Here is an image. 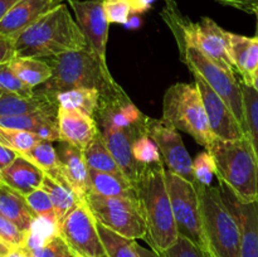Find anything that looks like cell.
I'll list each match as a JSON object with an SVG mask.
<instances>
[{"label": "cell", "instance_id": "6da1fadb", "mask_svg": "<svg viewBox=\"0 0 258 257\" xmlns=\"http://www.w3.org/2000/svg\"><path fill=\"white\" fill-rule=\"evenodd\" d=\"M45 60L52 67V77L34 90L52 101L57 93L73 88H95L101 93V98L118 97L126 93L112 77L107 63H103L90 48Z\"/></svg>", "mask_w": 258, "mask_h": 257}, {"label": "cell", "instance_id": "7a4b0ae2", "mask_svg": "<svg viewBox=\"0 0 258 257\" xmlns=\"http://www.w3.org/2000/svg\"><path fill=\"white\" fill-rule=\"evenodd\" d=\"M15 55L52 58L88 48L85 34L66 4H59L14 39Z\"/></svg>", "mask_w": 258, "mask_h": 257}, {"label": "cell", "instance_id": "3957f363", "mask_svg": "<svg viewBox=\"0 0 258 257\" xmlns=\"http://www.w3.org/2000/svg\"><path fill=\"white\" fill-rule=\"evenodd\" d=\"M148 226L146 241L158 253L166 251L179 238L165 179L164 161L144 165L135 185Z\"/></svg>", "mask_w": 258, "mask_h": 257}, {"label": "cell", "instance_id": "277c9868", "mask_svg": "<svg viewBox=\"0 0 258 257\" xmlns=\"http://www.w3.org/2000/svg\"><path fill=\"white\" fill-rule=\"evenodd\" d=\"M216 163V175L241 201H258V156L247 135L234 140L216 138L207 149Z\"/></svg>", "mask_w": 258, "mask_h": 257}, {"label": "cell", "instance_id": "5b68a950", "mask_svg": "<svg viewBox=\"0 0 258 257\" xmlns=\"http://www.w3.org/2000/svg\"><path fill=\"white\" fill-rule=\"evenodd\" d=\"M160 15L174 37L193 44L222 70L236 76V66L229 50V32L208 17H203L197 23L191 22L181 14L176 3L165 4Z\"/></svg>", "mask_w": 258, "mask_h": 257}, {"label": "cell", "instance_id": "8992f818", "mask_svg": "<svg viewBox=\"0 0 258 257\" xmlns=\"http://www.w3.org/2000/svg\"><path fill=\"white\" fill-rule=\"evenodd\" d=\"M204 233L213 257H241V229L221 189L197 184Z\"/></svg>", "mask_w": 258, "mask_h": 257}, {"label": "cell", "instance_id": "52a82bcc", "mask_svg": "<svg viewBox=\"0 0 258 257\" xmlns=\"http://www.w3.org/2000/svg\"><path fill=\"white\" fill-rule=\"evenodd\" d=\"M161 118L176 130L190 135L206 149L216 139L209 127L206 108L196 83L179 82L166 90Z\"/></svg>", "mask_w": 258, "mask_h": 257}, {"label": "cell", "instance_id": "ba28073f", "mask_svg": "<svg viewBox=\"0 0 258 257\" xmlns=\"http://www.w3.org/2000/svg\"><path fill=\"white\" fill-rule=\"evenodd\" d=\"M174 39L178 45L179 57H180L181 62L188 66L189 71L199 73L208 82V85L223 98L224 102L234 113L247 135L243 92H242L241 82H238L236 76L229 75L226 71L222 70L219 66L209 59L203 52H201L193 44L185 42L179 37H174Z\"/></svg>", "mask_w": 258, "mask_h": 257}, {"label": "cell", "instance_id": "9c48e42d", "mask_svg": "<svg viewBox=\"0 0 258 257\" xmlns=\"http://www.w3.org/2000/svg\"><path fill=\"white\" fill-rule=\"evenodd\" d=\"M85 202L96 221L111 231L135 241L148 236L146 219L139 198L90 193Z\"/></svg>", "mask_w": 258, "mask_h": 257}, {"label": "cell", "instance_id": "30bf717a", "mask_svg": "<svg viewBox=\"0 0 258 257\" xmlns=\"http://www.w3.org/2000/svg\"><path fill=\"white\" fill-rule=\"evenodd\" d=\"M165 179L179 236L185 237L196 246L207 252L209 256H212L204 233L201 202H199V194L196 184L168 169H165Z\"/></svg>", "mask_w": 258, "mask_h": 257}, {"label": "cell", "instance_id": "8fae6325", "mask_svg": "<svg viewBox=\"0 0 258 257\" xmlns=\"http://www.w3.org/2000/svg\"><path fill=\"white\" fill-rule=\"evenodd\" d=\"M58 234L72 257H102L106 254L97 231V222L86 202L77 204L60 221Z\"/></svg>", "mask_w": 258, "mask_h": 257}, {"label": "cell", "instance_id": "7c38bea8", "mask_svg": "<svg viewBox=\"0 0 258 257\" xmlns=\"http://www.w3.org/2000/svg\"><path fill=\"white\" fill-rule=\"evenodd\" d=\"M93 117L97 122L98 130H100L108 150L111 151L115 160L120 165L123 175L134 185H136L144 165L138 163L134 158L133 144L141 135L148 134L146 123L144 126H138V127L123 128L116 126L105 113L100 112V111H96Z\"/></svg>", "mask_w": 258, "mask_h": 257}, {"label": "cell", "instance_id": "4fadbf2b", "mask_svg": "<svg viewBox=\"0 0 258 257\" xmlns=\"http://www.w3.org/2000/svg\"><path fill=\"white\" fill-rule=\"evenodd\" d=\"M146 131L151 140L158 145L161 159L168 166V170L183 176L197 185L194 175L193 159L189 155L179 130L163 118L148 117Z\"/></svg>", "mask_w": 258, "mask_h": 257}, {"label": "cell", "instance_id": "5bb4252c", "mask_svg": "<svg viewBox=\"0 0 258 257\" xmlns=\"http://www.w3.org/2000/svg\"><path fill=\"white\" fill-rule=\"evenodd\" d=\"M190 73L194 78V83L201 92L209 127L214 138L222 140H234L246 135L241 123L238 122L228 105L224 102L223 98L208 85V82L199 73L194 71H190Z\"/></svg>", "mask_w": 258, "mask_h": 257}, {"label": "cell", "instance_id": "9a60e30c", "mask_svg": "<svg viewBox=\"0 0 258 257\" xmlns=\"http://www.w3.org/2000/svg\"><path fill=\"white\" fill-rule=\"evenodd\" d=\"M75 13L76 22L85 34L88 48L106 62V45L108 38V23L102 0H68Z\"/></svg>", "mask_w": 258, "mask_h": 257}, {"label": "cell", "instance_id": "2e32d148", "mask_svg": "<svg viewBox=\"0 0 258 257\" xmlns=\"http://www.w3.org/2000/svg\"><path fill=\"white\" fill-rule=\"evenodd\" d=\"M221 193L238 221L241 229V257H258V201L243 202L219 180Z\"/></svg>", "mask_w": 258, "mask_h": 257}, {"label": "cell", "instance_id": "e0dca14e", "mask_svg": "<svg viewBox=\"0 0 258 257\" xmlns=\"http://www.w3.org/2000/svg\"><path fill=\"white\" fill-rule=\"evenodd\" d=\"M59 175L72 188L81 202L90 194V168L86 163L83 150L60 141L58 146Z\"/></svg>", "mask_w": 258, "mask_h": 257}, {"label": "cell", "instance_id": "ac0fdd59", "mask_svg": "<svg viewBox=\"0 0 258 257\" xmlns=\"http://www.w3.org/2000/svg\"><path fill=\"white\" fill-rule=\"evenodd\" d=\"M59 4H63L60 0H20L0 22V37L14 40L23 30Z\"/></svg>", "mask_w": 258, "mask_h": 257}, {"label": "cell", "instance_id": "d6986e66", "mask_svg": "<svg viewBox=\"0 0 258 257\" xmlns=\"http://www.w3.org/2000/svg\"><path fill=\"white\" fill-rule=\"evenodd\" d=\"M57 122L60 141L81 150H85L98 133L97 122L93 116L72 108L58 107Z\"/></svg>", "mask_w": 258, "mask_h": 257}, {"label": "cell", "instance_id": "ffe728a7", "mask_svg": "<svg viewBox=\"0 0 258 257\" xmlns=\"http://www.w3.org/2000/svg\"><path fill=\"white\" fill-rule=\"evenodd\" d=\"M57 103L35 90L34 95L30 97L4 92V91L0 95V117L32 115V113H43V115L57 117Z\"/></svg>", "mask_w": 258, "mask_h": 257}, {"label": "cell", "instance_id": "44dd1931", "mask_svg": "<svg viewBox=\"0 0 258 257\" xmlns=\"http://www.w3.org/2000/svg\"><path fill=\"white\" fill-rule=\"evenodd\" d=\"M45 173L35 164L18 155L17 159L7 168L2 169V180L10 188L15 189L23 196H28L40 188L44 180Z\"/></svg>", "mask_w": 258, "mask_h": 257}, {"label": "cell", "instance_id": "7402d4cb", "mask_svg": "<svg viewBox=\"0 0 258 257\" xmlns=\"http://www.w3.org/2000/svg\"><path fill=\"white\" fill-rule=\"evenodd\" d=\"M229 50L241 82L252 86L253 76L258 70V39L229 32Z\"/></svg>", "mask_w": 258, "mask_h": 257}, {"label": "cell", "instance_id": "603a6c76", "mask_svg": "<svg viewBox=\"0 0 258 257\" xmlns=\"http://www.w3.org/2000/svg\"><path fill=\"white\" fill-rule=\"evenodd\" d=\"M0 214L27 233L37 218L25 197L3 181L0 183Z\"/></svg>", "mask_w": 258, "mask_h": 257}, {"label": "cell", "instance_id": "cb8c5ba5", "mask_svg": "<svg viewBox=\"0 0 258 257\" xmlns=\"http://www.w3.org/2000/svg\"><path fill=\"white\" fill-rule=\"evenodd\" d=\"M0 127L29 131L40 136L43 140H48L50 143L60 141L57 117L43 115V113L0 117Z\"/></svg>", "mask_w": 258, "mask_h": 257}, {"label": "cell", "instance_id": "d4e9b609", "mask_svg": "<svg viewBox=\"0 0 258 257\" xmlns=\"http://www.w3.org/2000/svg\"><path fill=\"white\" fill-rule=\"evenodd\" d=\"M90 193L103 197L139 198L135 185L125 175L90 169Z\"/></svg>", "mask_w": 258, "mask_h": 257}, {"label": "cell", "instance_id": "484cf974", "mask_svg": "<svg viewBox=\"0 0 258 257\" xmlns=\"http://www.w3.org/2000/svg\"><path fill=\"white\" fill-rule=\"evenodd\" d=\"M42 188L47 191L50 202L54 207L58 224L77 204L82 203L78 199V197L76 196L75 191L72 190V188L66 183L64 179L60 178L59 173L55 176H50L45 174Z\"/></svg>", "mask_w": 258, "mask_h": 257}, {"label": "cell", "instance_id": "4316f807", "mask_svg": "<svg viewBox=\"0 0 258 257\" xmlns=\"http://www.w3.org/2000/svg\"><path fill=\"white\" fill-rule=\"evenodd\" d=\"M9 63L15 75L32 88L42 86L52 77V67L48 65L47 60L15 55Z\"/></svg>", "mask_w": 258, "mask_h": 257}, {"label": "cell", "instance_id": "83f0119b", "mask_svg": "<svg viewBox=\"0 0 258 257\" xmlns=\"http://www.w3.org/2000/svg\"><path fill=\"white\" fill-rule=\"evenodd\" d=\"M100 98L101 93L95 88H73L57 93L53 101L58 107L72 108L93 116L100 103Z\"/></svg>", "mask_w": 258, "mask_h": 257}, {"label": "cell", "instance_id": "f1b7e54d", "mask_svg": "<svg viewBox=\"0 0 258 257\" xmlns=\"http://www.w3.org/2000/svg\"><path fill=\"white\" fill-rule=\"evenodd\" d=\"M83 154H85L86 163H87L90 169L98 171H105V173L123 175L120 165H118L117 161L115 160V158H113V155L111 154V151L108 150L107 145H106L100 130H98L95 139H93V140L88 144L87 148L83 150Z\"/></svg>", "mask_w": 258, "mask_h": 257}, {"label": "cell", "instance_id": "f546056e", "mask_svg": "<svg viewBox=\"0 0 258 257\" xmlns=\"http://www.w3.org/2000/svg\"><path fill=\"white\" fill-rule=\"evenodd\" d=\"M97 231L108 257H140L135 249V239L121 236L98 222Z\"/></svg>", "mask_w": 258, "mask_h": 257}, {"label": "cell", "instance_id": "4dcf8cb0", "mask_svg": "<svg viewBox=\"0 0 258 257\" xmlns=\"http://www.w3.org/2000/svg\"><path fill=\"white\" fill-rule=\"evenodd\" d=\"M20 155V154H19ZM25 159L42 169L48 175L55 176L59 173V160L58 154L52 143L48 140H40L32 150L23 154Z\"/></svg>", "mask_w": 258, "mask_h": 257}, {"label": "cell", "instance_id": "1f68e13d", "mask_svg": "<svg viewBox=\"0 0 258 257\" xmlns=\"http://www.w3.org/2000/svg\"><path fill=\"white\" fill-rule=\"evenodd\" d=\"M244 102V118H246L247 136L253 145L258 156V92L252 86L241 82Z\"/></svg>", "mask_w": 258, "mask_h": 257}, {"label": "cell", "instance_id": "d6a6232c", "mask_svg": "<svg viewBox=\"0 0 258 257\" xmlns=\"http://www.w3.org/2000/svg\"><path fill=\"white\" fill-rule=\"evenodd\" d=\"M40 140H43L40 136L29 131L0 127V144L17 151L20 155L32 150Z\"/></svg>", "mask_w": 258, "mask_h": 257}, {"label": "cell", "instance_id": "836d02e7", "mask_svg": "<svg viewBox=\"0 0 258 257\" xmlns=\"http://www.w3.org/2000/svg\"><path fill=\"white\" fill-rule=\"evenodd\" d=\"M24 197L25 199H27V203L29 204L30 209L34 212L35 216L42 217V218H45L48 219V221L53 222V223L58 224L54 207H53L52 202H50L48 193L42 188V186L35 189L34 191H32V193H29L28 196Z\"/></svg>", "mask_w": 258, "mask_h": 257}, {"label": "cell", "instance_id": "e575fe53", "mask_svg": "<svg viewBox=\"0 0 258 257\" xmlns=\"http://www.w3.org/2000/svg\"><path fill=\"white\" fill-rule=\"evenodd\" d=\"M133 154L135 160L143 165H150L163 161L158 145L151 140L148 134H144L136 139L135 143L133 144Z\"/></svg>", "mask_w": 258, "mask_h": 257}, {"label": "cell", "instance_id": "d590c367", "mask_svg": "<svg viewBox=\"0 0 258 257\" xmlns=\"http://www.w3.org/2000/svg\"><path fill=\"white\" fill-rule=\"evenodd\" d=\"M0 90L4 92L17 93L20 96H30L34 95V88L25 85L10 67V63L0 65Z\"/></svg>", "mask_w": 258, "mask_h": 257}, {"label": "cell", "instance_id": "8d00e7d4", "mask_svg": "<svg viewBox=\"0 0 258 257\" xmlns=\"http://www.w3.org/2000/svg\"><path fill=\"white\" fill-rule=\"evenodd\" d=\"M102 3L110 24H126L134 13L131 0H102Z\"/></svg>", "mask_w": 258, "mask_h": 257}, {"label": "cell", "instance_id": "74e56055", "mask_svg": "<svg viewBox=\"0 0 258 257\" xmlns=\"http://www.w3.org/2000/svg\"><path fill=\"white\" fill-rule=\"evenodd\" d=\"M194 175H196L197 184H203V185H212L213 175L217 171L214 159L208 151L198 154L196 160L193 161Z\"/></svg>", "mask_w": 258, "mask_h": 257}, {"label": "cell", "instance_id": "f35d334b", "mask_svg": "<svg viewBox=\"0 0 258 257\" xmlns=\"http://www.w3.org/2000/svg\"><path fill=\"white\" fill-rule=\"evenodd\" d=\"M27 232H23L17 224L0 214V239L10 248L24 247L27 242Z\"/></svg>", "mask_w": 258, "mask_h": 257}, {"label": "cell", "instance_id": "ab89813d", "mask_svg": "<svg viewBox=\"0 0 258 257\" xmlns=\"http://www.w3.org/2000/svg\"><path fill=\"white\" fill-rule=\"evenodd\" d=\"M159 254L161 257H212L198 246H196L193 242L181 236H179L178 241L174 246Z\"/></svg>", "mask_w": 258, "mask_h": 257}, {"label": "cell", "instance_id": "60d3db41", "mask_svg": "<svg viewBox=\"0 0 258 257\" xmlns=\"http://www.w3.org/2000/svg\"><path fill=\"white\" fill-rule=\"evenodd\" d=\"M30 252H32L33 257H68L71 254L59 234L49 239L43 247Z\"/></svg>", "mask_w": 258, "mask_h": 257}, {"label": "cell", "instance_id": "b9f144b4", "mask_svg": "<svg viewBox=\"0 0 258 257\" xmlns=\"http://www.w3.org/2000/svg\"><path fill=\"white\" fill-rule=\"evenodd\" d=\"M217 3L248 14H254L258 10V0H217Z\"/></svg>", "mask_w": 258, "mask_h": 257}, {"label": "cell", "instance_id": "7bdbcfd3", "mask_svg": "<svg viewBox=\"0 0 258 257\" xmlns=\"http://www.w3.org/2000/svg\"><path fill=\"white\" fill-rule=\"evenodd\" d=\"M15 57L14 40L0 37V65L10 62Z\"/></svg>", "mask_w": 258, "mask_h": 257}, {"label": "cell", "instance_id": "ee69618b", "mask_svg": "<svg viewBox=\"0 0 258 257\" xmlns=\"http://www.w3.org/2000/svg\"><path fill=\"white\" fill-rule=\"evenodd\" d=\"M19 2L20 0H0V22L9 13V10Z\"/></svg>", "mask_w": 258, "mask_h": 257}, {"label": "cell", "instance_id": "f6af8a7d", "mask_svg": "<svg viewBox=\"0 0 258 257\" xmlns=\"http://www.w3.org/2000/svg\"><path fill=\"white\" fill-rule=\"evenodd\" d=\"M7 257H33V254L27 247H15V248L10 249Z\"/></svg>", "mask_w": 258, "mask_h": 257}, {"label": "cell", "instance_id": "bcb514c9", "mask_svg": "<svg viewBox=\"0 0 258 257\" xmlns=\"http://www.w3.org/2000/svg\"><path fill=\"white\" fill-rule=\"evenodd\" d=\"M135 249L140 257H161L156 251H154V249L145 248V247L140 246V244H139L136 241H135Z\"/></svg>", "mask_w": 258, "mask_h": 257}, {"label": "cell", "instance_id": "7dc6e473", "mask_svg": "<svg viewBox=\"0 0 258 257\" xmlns=\"http://www.w3.org/2000/svg\"><path fill=\"white\" fill-rule=\"evenodd\" d=\"M10 247L8 246L7 243H4V242L0 239V257H7V254L10 252Z\"/></svg>", "mask_w": 258, "mask_h": 257}, {"label": "cell", "instance_id": "c3c4849f", "mask_svg": "<svg viewBox=\"0 0 258 257\" xmlns=\"http://www.w3.org/2000/svg\"><path fill=\"white\" fill-rule=\"evenodd\" d=\"M252 87L258 92V70L256 71V73H254L253 80H252Z\"/></svg>", "mask_w": 258, "mask_h": 257}, {"label": "cell", "instance_id": "681fc988", "mask_svg": "<svg viewBox=\"0 0 258 257\" xmlns=\"http://www.w3.org/2000/svg\"><path fill=\"white\" fill-rule=\"evenodd\" d=\"M254 15H256V22H257V24H256V35H254V37H256L258 39V10L256 13H254Z\"/></svg>", "mask_w": 258, "mask_h": 257}, {"label": "cell", "instance_id": "f907efd6", "mask_svg": "<svg viewBox=\"0 0 258 257\" xmlns=\"http://www.w3.org/2000/svg\"><path fill=\"white\" fill-rule=\"evenodd\" d=\"M165 2V4H169V3H175V0H164Z\"/></svg>", "mask_w": 258, "mask_h": 257}, {"label": "cell", "instance_id": "816d5d0a", "mask_svg": "<svg viewBox=\"0 0 258 257\" xmlns=\"http://www.w3.org/2000/svg\"><path fill=\"white\" fill-rule=\"evenodd\" d=\"M2 169H0V183H2Z\"/></svg>", "mask_w": 258, "mask_h": 257}, {"label": "cell", "instance_id": "f5cc1de1", "mask_svg": "<svg viewBox=\"0 0 258 257\" xmlns=\"http://www.w3.org/2000/svg\"><path fill=\"white\" fill-rule=\"evenodd\" d=\"M60 2H62V3H63V2H66V0H60ZM67 2H68V0H67Z\"/></svg>", "mask_w": 258, "mask_h": 257}, {"label": "cell", "instance_id": "db71d44e", "mask_svg": "<svg viewBox=\"0 0 258 257\" xmlns=\"http://www.w3.org/2000/svg\"><path fill=\"white\" fill-rule=\"evenodd\" d=\"M102 257H108V256H107V254H105V256H102Z\"/></svg>", "mask_w": 258, "mask_h": 257}, {"label": "cell", "instance_id": "11a10c76", "mask_svg": "<svg viewBox=\"0 0 258 257\" xmlns=\"http://www.w3.org/2000/svg\"><path fill=\"white\" fill-rule=\"evenodd\" d=\"M2 92H3V91H2V90H0V95H2Z\"/></svg>", "mask_w": 258, "mask_h": 257}, {"label": "cell", "instance_id": "9f6ffc18", "mask_svg": "<svg viewBox=\"0 0 258 257\" xmlns=\"http://www.w3.org/2000/svg\"><path fill=\"white\" fill-rule=\"evenodd\" d=\"M68 257H72V256H71V254H70V256H68Z\"/></svg>", "mask_w": 258, "mask_h": 257}]
</instances>
